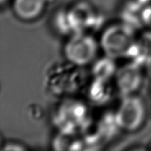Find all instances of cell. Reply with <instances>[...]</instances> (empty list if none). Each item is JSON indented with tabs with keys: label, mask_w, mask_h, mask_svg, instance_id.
Returning a JSON list of instances; mask_svg holds the SVG:
<instances>
[{
	"label": "cell",
	"mask_w": 151,
	"mask_h": 151,
	"mask_svg": "<svg viewBox=\"0 0 151 151\" xmlns=\"http://www.w3.org/2000/svg\"><path fill=\"white\" fill-rule=\"evenodd\" d=\"M54 24L58 32L63 35L72 34L68 17V10H60L57 12L54 18Z\"/></svg>",
	"instance_id": "5bb4252c"
},
{
	"label": "cell",
	"mask_w": 151,
	"mask_h": 151,
	"mask_svg": "<svg viewBox=\"0 0 151 151\" xmlns=\"http://www.w3.org/2000/svg\"><path fill=\"white\" fill-rule=\"evenodd\" d=\"M145 116L144 101L136 94L123 97L115 113L119 128L129 132L137 131L144 124Z\"/></svg>",
	"instance_id": "277c9868"
},
{
	"label": "cell",
	"mask_w": 151,
	"mask_h": 151,
	"mask_svg": "<svg viewBox=\"0 0 151 151\" xmlns=\"http://www.w3.org/2000/svg\"><path fill=\"white\" fill-rule=\"evenodd\" d=\"M151 55V30L141 33L137 37L136 42L129 55L132 62L143 66Z\"/></svg>",
	"instance_id": "9c48e42d"
},
{
	"label": "cell",
	"mask_w": 151,
	"mask_h": 151,
	"mask_svg": "<svg viewBox=\"0 0 151 151\" xmlns=\"http://www.w3.org/2000/svg\"><path fill=\"white\" fill-rule=\"evenodd\" d=\"M111 94V87L109 86V81H106L93 79L88 89L89 99L97 104L108 101Z\"/></svg>",
	"instance_id": "8fae6325"
},
{
	"label": "cell",
	"mask_w": 151,
	"mask_h": 151,
	"mask_svg": "<svg viewBox=\"0 0 151 151\" xmlns=\"http://www.w3.org/2000/svg\"><path fill=\"white\" fill-rule=\"evenodd\" d=\"M117 72L115 59L106 55L97 59L92 68V73L93 79L102 80L110 81L113 76H115Z\"/></svg>",
	"instance_id": "30bf717a"
},
{
	"label": "cell",
	"mask_w": 151,
	"mask_h": 151,
	"mask_svg": "<svg viewBox=\"0 0 151 151\" xmlns=\"http://www.w3.org/2000/svg\"><path fill=\"white\" fill-rule=\"evenodd\" d=\"M98 129L102 139L112 137L116 133V132L120 129L117 123L115 114H107L103 116L102 120L99 123Z\"/></svg>",
	"instance_id": "4fadbf2b"
},
{
	"label": "cell",
	"mask_w": 151,
	"mask_h": 151,
	"mask_svg": "<svg viewBox=\"0 0 151 151\" xmlns=\"http://www.w3.org/2000/svg\"><path fill=\"white\" fill-rule=\"evenodd\" d=\"M26 148L23 146L21 144L16 143V142H10L5 144L4 147L3 148V150L6 151H20V150H25Z\"/></svg>",
	"instance_id": "2e32d148"
},
{
	"label": "cell",
	"mask_w": 151,
	"mask_h": 151,
	"mask_svg": "<svg viewBox=\"0 0 151 151\" xmlns=\"http://www.w3.org/2000/svg\"><path fill=\"white\" fill-rule=\"evenodd\" d=\"M142 20L144 26L151 30V4L145 5L142 12Z\"/></svg>",
	"instance_id": "9a60e30c"
},
{
	"label": "cell",
	"mask_w": 151,
	"mask_h": 151,
	"mask_svg": "<svg viewBox=\"0 0 151 151\" xmlns=\"http://www.w3.org/2000/svg\"><path fill=\"white\" fill-rule=\"evenodd\" d=\"M4 2H5V0H1V4H4Z\"/></svg>",
	"instance_id": "d6986e66"
},
{
	"label": "cell",
	"mask_w": 151,
	"mask_h": 151,
	"mask_svg": "<svg viewBox=\"0 0 151 151\" xmlns=\"http://www.w3.org/2000/svg\"><path fill=\"white\" fill-rule=\"evenodd\" d=\"M54 124L59 132L76 133L88 125L86 107L77 101L63 102L57 109L54 116Z\"/></svg>",
	"instance_id": "3957f363"
},
{
	"label": "cell",
	"mask_w": 151,
	"mask_h": 151,
	"mask_svg": "<svg viewBox=\"0 0 151 151\" xmlns=\"http://www.w3.org/2000/svg\"><path fill=\"white\" fill-rule=\"evenodd\" d=\"M137 2L140 3V4H143V5H146L151 3V0H136Z\"/></svg>",
	"instance_id": "ac0fdd59"
},
{
	"label": "cell",
	"mask_w": 151,
	"mask_h": 151,
	"mask_svg": "<svg viewBox=\"0 0 151 151\" xmlns=\"http://www.w3.org/2000/svg\"><path fill=\"white\" fill-rule=\"evenodd\" d=\"M99 46L95 38L87 33H73L64 45V55L72 65L84 67L94 61Z\"/></svg>",
	"instance_id": "7a4b0ae2"
},
{
	"label": "cell",
	"mask_w": 151,
	"mask_h": 151,
	"mask_svg": "<svg viewBox=\"0 0 151 151\" xmlns=\"http://www.w3.org/2000/svg\"><path fill=\"white\" fill-rule=\"evenodd\" d=\"M134 29L124 23L106 28L100 37V46L106 55L112 59L129 58L136 42Z\"/></svg>",
	"instance_id": "6da1fadb"
},
{
	"label": "cell",
	"mask_w": 151,
	"mask_h": 151,
	"mask_svg": "<svg viewBox=\"0 0 151 151\" xmlns=\"http://www.w3.org/2000/svg\"><path fill=\"white\" fill-rule=\"evenodd\" d=\"M69 24L72 34L86 33L98 24L99 16L88 1H78L68 10Z\"/></svg>",
	"instance_id": "5b68a950"
},
{
	"label": "cell",
	"mask_w": 151,
	"mask_h": 151,
	"mask_svg": "<svg viewBox=\"0 0 151 151\" xmlns=\"http://www.w3.org/2000/svg\"><path fill=\"white\" fill-rule=\"evenodd\" d=\"M57 135L54 141L53 146L57 150H82L83 142L75 137V133L61 132Z\"/></svg>",
	"instance_id": "7c38bea8"
},
{
	"label": "cell",
	"mask_w": 151,
	"mask_h": 151,
	"mask_svg": "<svg viewBox=\"0 0 151 151\" xmlns=\"http://www.w3.org/2000/svg\"><path fill=\"white\" fill-rule=\"evenodd\" d=\"M145 5L137 2L136 0L129 1L122 8V23L127 24L135 31L143 28L144 24L142 20V12Z\"/></svg>",
	"instance_id": "ba28073f"
},
{
	"label": "cell",
	"mask_w": 151,
	"mask_h": 151,
	"mask_svg": "<svg viewBox=\"0 0 151 151\" xmlns=\"http://www.w3.org/2000/svg\"><path fill=\"white\" fill-rule=\"evenodd\" d=\"M115 77L117 89L123 97L135 94L143 82L141 66L132 61L117 69Z\"/></svg>",
	"instance_id": "8992f818"
},
{
	"label": "cell",
	"mask_w": 151,
	"mask_h": 151,
	"mask_svg": "<svg viewBox=\"0 0 151 151\" xmlns=\"http://www.w3.org/2000/svg\"><path fill=\"white\" fill-rule=\"evenodd\" d=\"M47 0H14L12 9L20 20L30 21L42 15Z\"/></svg>",
	"instance_id": "52a82bcc"
},
{
	"label": "cell",
	"mask_w": 151,
	"mask_h": 151,
	"mask_svg": "<svg viewBox=\"0 0 151 151\" xmlns=\"http://www.w3.org/2000/svg\"><path fill=\"white\" fill-rule=\"evenodd\" d=\"M144 66L145 67L146 73H147L148 76L151 78V55L148 58V59L146 60V62H145Z\"/></svg>",
	"instance_id": "e0dca14e"
}]
</instances>
